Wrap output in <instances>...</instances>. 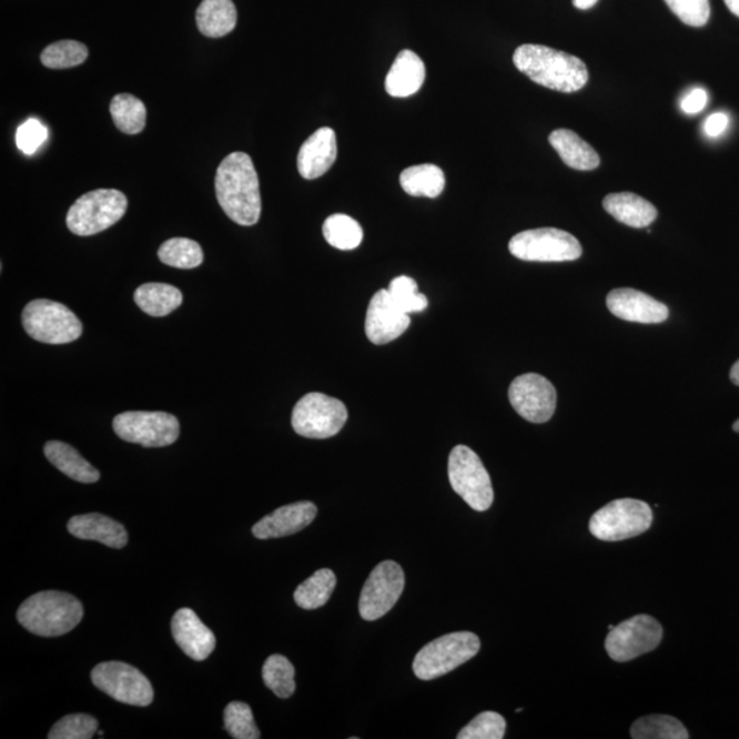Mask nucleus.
<instances>
[{
    "label": "nucleus",
    "instance_id": "obj_1",
    "mask_svg": "<svg viewBox=\"0 0 739 739\" xmlns=\"http://www.w3.org/2000/svg\"><path fill=\"white\" fill-rule=\"evenodd\" d=\"M215 192L221 209L237 225L252 226L261 220L260 179L250 155L233 152L221 162Z\"/></svg>",
    "mask_w": 739,
    "mask_h": 739
},
{
    "label": "nucleus",
    "instance_id": "obj_2",
    "mask_svg": "<svg viewBox=\"0 0 739 739\" xmlns=\"http://www.w3.org/2000/svg\"><path fill=\"white\" fill-rule=\"evenodd\" d=\"M514 64L536 84L557 92H577L589 80L588 68L579 58L545 45L518 47Z\"/></svg>",
    "mask_w": 739,
    "mask_h": 739
},
{
    "label": "nucleus",
    "instance_id": "obj_3",
    "mask_svg": "<svg viewBox=\"0 0 739 739\" xmlns=\"http://www.w3.org/2000/svg\"><path fill=\"white\" fill-rule=\"evenodd\" d=\"M84 608L79 598L63 591L47 590L27 598L17 611L22 627L40 637L68 635L80 625Z\"/></svg>",
    "mask_w": 739,
    "mask_h": 739
},
{
    "label": "nucleus",
    "instance_id": "obj_4",
    "mask_svg": "<svg viewBox=\"0 0 739 739\" xmlns=\"http://www.w3.org/2000/svg\"><path fill=\"white\" fill-rule=\"evenodd\" d=\"M478 636L470 631L451 632L425 645L415 656L413 670L422 680L447 676L479 652Z\"/></svg>",
    "mask_w": 739,
    "mask_h": 739
},
{
    "label": "nucleus",
    "instance_id": "obj_5",
    "mask_svg": "<svg viewBox=\"0 0 739 739\" xmlns=\"http://www.w3.org/2000/svg\"><path fill=\"white\" fill-rule=\"evenodd\" d=\"M128 210V199L121 191L97 190L74 202L67 216L69 231L87 237L101 233L119 222Z\"/></svg>",
    "mask_w": 739,
    "mask_h": 739
},
{
    "label": "nucleus",
    "instance_id": "obj_6",
    "mask_svg": "<svg viewBox=\"0 0 739 739\" xmlns=\"http://www.w3.org/2000/svg\"><path fill=\"white\" fill-rule=\"evenodd\" d=\"M22 326L37 342L52 345L73 343L82 334L81 321L72 310L45 298L27 304Z\"/></svg>",
    "mask_w": 739,
    "mask_h": 739
},
{
    "label": "nucleus",
    "instance_id": "obj_7",
    "mask_svg": "<svg viewBox=\"0 0 739 739\" xmlns=\"http://www.w3.org/2000/svg\"><path fill=\"white\" fill-rule=\"evenodd\" d=\"M452 489L475 512H488L495 500L492 479L479 456L466 445L452 449L448 460Z\"/></svg>",
    "mask_w": 739,
    "mask_h": 739
},
{
    "label": "nucleus",
    "instance_id": "obj_8",
    "mask_svg": "<svg viewBox=\"0 0 739 739\" xmlns=\"http://www.w3.org/2000/svg\"><path fill=\"white\" fill-rule=\"evenodd\" d=\"M654 522L652 509L636 498H619L608 503L591 516L589 530L601 541H621L641 536Z\"/></svg>",
    "mask_w": 739,
    "mask_h": 739
},
{
    "label": "nucleus",
    "instance_id": "obj_9",
    "mask_svg": "<svg viewBox=\"0 0 739 739\" xmlns=\"http://www.w3.org/2000/svg\"><path fill=\"white\" fill-rule=\"evenodd\" d=\"M348 419V409L338 398L311 392L296 403L292 426L298 436L324 439L342 432Z\"/></svg>",
    "mask_w": 739,
    "mask_h": 739
},
{
    "label": "nucleus",
    "instance_id": "obj_10",
    "mask_svg": "<svg viewBox=\"0 0 739 739\" xmlns=\"http://www.w3.org/2000/svg\"><path fill=\"white\" fill-rule=\"evenodd\" d=\"M525 262H573L583 256V245L571 233L556 227L532 229L515 234L508 245Z\"/></svg>",
    "mask_w": 739,
    "mask_h": 739
},
{
    "label": "nucleus",
    "instance_id": "obj_11",
    "mask_svg": "<svg viewBox=\"0 0 739 739\" xmlns=\"http://www.w3.org/2000/svg\"><path fill=\"white\" fill-rule=\"evenodd\" d=\"M113 429L123 442L161 448L178 442L180 422L162 411H126L115 416Z\"/></svg>",
    "mask_w": 739,
    "mask_h": 739
},
{
    "label": "nucleus",
    "instance_id": "obj_12",
    "mask_svg": "<svg viewBox=\"0 0 739 739\" xmlns=\"http://www.w3.org/2000/svg\"><path fill=\"white\" fill-rule=\"evenodd\" d=\"M91 679L103 694L128 706L149 707L154 701V689L150 680L126 662H101L93 668Z\"/></svg>",
    "mask_w": 739,
    "mask_h": 739
},
{
    "label": "nucleus",
    "instance_id": "obj_13",
    "mask_svg": "<svg viewBox=\"0 0 739 739\" xmlns=\"http://www.w3.org/2000/svg\"><path fill=\"white\" fill-rule=\"evenodd\" d=\"M662 638V627L652 616L637 615L615 626L606 639V649L615 661H629L652 652Z\"/></svg>",
    "mask_w": 739,
    "mask_h": 739
},
{
    "label": "nucleus",
    "instance_id": "obj_14",
    "mask_svg": "<svg viewBox=\"0 0 739 739\" xmlns=\"http://www.w3.org/2000/svg\"><path fill=\"white\" fill-rule=\"evenodd\" d=\"M406 577L396 561L379 563L363 586L360 613L363 619L373 621L383 618L402 597Z\"/></svg>",
    "mask_w": 739,
    "mask_h": 739
},
{
    "label": "nucleus",
    "instance_id": "obj_15",
    "mask_svg": "<svg viewBox=\"0 0 739 739\" xmlns=\"http://www.w3.org/2000/svg\"><path fill=\"white\" fill-rule=\"evenodd\" d=\"M508 397L516 413L533 424H545L555 414L557 393L543 375H519L509 386Z\"/></svg>",
    "mask_w": 739,
    "mask_h": 739
},
{
    "label": "nucleus",
    "instance_id": "obj_16",
    "mask_svg": "<svg viewBox=\"0 0 739 739\" xmlns=\"http://www.w3.org/2000/svg\"><path fill=\"white\" fill-rule=\"evenodd\" d=\"M409 314L397 306L388 290H381L370 301L366 314V336L375 345L395 342L407 331Z\"/></svg>",
    "mask_w": 739,
    "mask_h": 739
},
{
    "label": "nucleus",
    "instance_id": "obj_17",
    "mask_svg": "<svg viewBox=\"0 0 739 739\" xmlns=\"http://www.w3.org/2000/svg\"><path fill=\"white\" fill-rule=\"evenodd\" d=\"M607 307L618 318L637 324H661L670 316V310L652 296L630 287L608 293Z\"/></svg>",
    "mask_w": 739,
    "mask_h": 739
},
{
    "label": "nucleus",
    "instance_id": "obj_18",
    "mask_svg": "<svg viewBox=\"0 0 739 739\" xmlns=\"http://www.w3.org/2000/svg\"><path fill=\"white\" fill-rule=\"evenodd\" d=\"M318 508L311 502H298L275 509L252 527V534L260 539L292 536L313 524Z\"/></svg>",
    "mask_w": 739,
    "mask_h": 739
},
{
    "label": "nucleus",
    "instance_id": "obj_19",
    "mask_svg": "<svg viewBox=\"0 0 739 739\" xmlns=\"http://www.w3.org/2000/svg\"><path fill=\"white\" fill-rule=\"evenodd\" d=\"M172 632L174 641L193 660L203 661L214 652V632L190 608H181L174 614Z\"/></svg>",
    "mask_w": 739,
    "mask_h": 739
},
{
    "label": "nucleus",
    "instance_id": "obj_20",
    "mask_svg": "<svg viewBox=\"0 0 739 739\" xmlns=\"http://www.w3.org/2000/svg\"><path fill=\"white\" fill-rule=\"evenodd\" d=\"M337 160V139L331 128H321L304 142L297 155L303 179L315 180L328 172Z\"/></svg>",
    "mask_w": 739,
    "mask_h": 739
},
{
    "label": "nucleus",
    "instance_id": "obj_21",
    "mask_svg": "<svg viewBox=\"0 0 739 739\" xmlns=\"http://www.w3.org/2000/svg\"><path fill=\"white\" fill-rule=\"evenodd\" d=\"M68 530L75 538L98 541L110 548L121 549L128 544L125 527L102 514L73 516L69 520Z\"/></svg>",
    "mask_w": 739,
    "mask_h": 739
},
{
    "label": "nucleus",
    "instance_id": "obj_22",
    "mask_svg": "<svg viewBox=\"0 0 739 739\" xmlns=\"http://www.w3.org/2000/svg\"><path fill=\"white\" fill-rule=\"evenodd\" d=\"M426 79V68L415 52L403 50L385 80V90L393 98H408L418 92Z\"/></svg>",
    "mask_w": 739,
    "mask_h": 739
},
{
    "label": "nucleus",
    "instance_id": "obj_23",
    "mask_svg": "<svg viewBox=\"0 0 739 739\" xmlns=\"http://www.w3.org/2000/svg\"><path fill=\"white\" fill-rule=\"evenodd\" d=\"M603 205L616 221L630 227H648L657 219L655 205L631 192L611 193L604 199Z\"/></svg>",
    "mask_w": 739,
    "mask_h": 739
},
{
    "label": "nucleus",
    "instance_id": "obj_24",
    "mask_svg": "<svg viewBox=\"0 0 739 739\" xmlns=\"http://www.w3.org/2000/svg\"><path fill=\"white\" fill-rule=\"evenodd\" d=\"M549 143L554 146L561 161L580 172H589L600 166V156H598L594 146L580 139L577 133L568 129H557L549 134Z\"/></svg>",
    "mask_w": 739,
    "mask_h": 739
},
{
    "label": "nucleus",
    "instance_id": "obj_25",
    "mask_svg": "<svg viewBox=\"0 0 739 739\" xmlns=\"http://www.w3.org/2000/svg\"><path fill=\"white\" fill-rule=\"evenodd\" d=\"M44 455L52 466L78 483L95 484L101 478V473L90 465L72 445L49 442L45 444Z\"/></svg>",
    "mask_w": 739,
    "mask_h": 739
},
{
    "label": "nucleus",
    "instance_id": "obj_26",
    "mask_svg": "<svg viewBox=\"0 0 739 739\" xmlns=\"http://www.w3.org/2000/svg\"><path fill=\"white\" fill-rule=\"evenodd\" d=\"M196 23L204 37L224 38L236 28V6L232 0H203L196 11Z\"/></svg>",
    "mask_w": 739,
    "mask_h": 739
},
{
    "label": "nucleus",
    "instance_id": "obj_27",
    "mask_svg": "<svg viewBox=\"0 0 739 739\" xmlns=\"http://www.w3.org/2000/svg\"><path fill=\"white\" fill-rule=\"evenodd\" d=\"M183 293L173 285L149 283L134 292V302L151 316H166L183 304Z\"/></svg>",
    "mask_w": 739,
    "mask_h": 739
},
{
    "label": "nucleus",
    "instance_id": "obj_28",
    "mask_svg": "<svg viewBox=\"0 0 739 739\" xmlns=\"http://www.w3.org/2000/svg\"><path fill=\"white\" fill-rule=\"evenodd\" d=\"M404 192L415 198H438L445 188V175L436 164H418L401 174Z\"/></svg>",
    "mask_w": 739,
    "mask_h": 739
},
{
    "label": "nucleus",
    "instance_id": "obj_29",
    "mask_svg": "<svg viewBox=\"0 0 739 739\" xmlns=\"http://www.w3.org/2000/svg\"><path fill=\"white\" fill-rule=\"evenodd\" d=\"M336 574L328 568H321L298 586L293 598L298 607L311 611V609L325 606L336 589Z\"/></svg>",
    "mask_w": 739,
    "mask_h": 739
},
{
    "label": "nucleus",
    "instance_id": "obj_30",
    "mask_svg": "<svg viewBox=\"0 0 739 739\" xmlns=\"http://www.w3.org/2000/svg\"><path fill=\"white\" fill-rule=\"evenodd\" d=\"M110 113L115 126L123 133L138 134L145 126V105L131 93H120V95L114 97L110 104Z\"/></svg>",
    "mask_w": 739,
    "mask_h": 739
},
{
    "label": "nucleus",
    "instance_id": "obj_31",
    "mask_svg": "<svg viewBox=\"0 0 739 739\" xmlns=\"http://www.w3.org/2000/svg\"><path fill=\"white\" fill-rule=\"evenodd\" d=\"M160 261L170 267L190 270L201 266L204 260L202 246L191 239L174 237L158 250Z\"/></svg>",
    "mask_w": 739,
    "mask_h": 739
},
{
    "label": "nucleus",
    "instance_id": "obj_32",
    "mask_svg": "<svg viewBox=\"0 0 739 739\" xmlns=\"http://www.w3.org/2000/svg\"><path fill=\"white\" fill-rule=\"evenodd\" d=\"M635 739H688L689 732L676 718L668 715H649L632 723L630 730Z\"/></svg>",
    "mask_w": 739,
    "mask_h": 739
},
{
    "label": "nucleus",
    "instance_id": "obj_33",
    "mask_svg": "<svg viewBox=\"0 0 739 739\" xmlns=\"http://www.w3.org/2000/svg\"><path fill=\"white\" fill-rule=\"evenodd\" d=\"M326 242L334 249L351 251L357 249L363 240V229L354 219L345 214H333L322 227Z\"/></svg>",
    "mask_w": 739,
    "mask_h": 739
},
{
    "label": "nucleus",
    "instance_id": "obj_34",
    "mask_svg": "<svg viewBox=\"0 0 739 739\" xmlns=\"http://www.w3.org/2000/svg\"><path fill=\"white\" fill-rule=\"evenodd\" d=\"M263 680L280 698H290L296 690L295 667L283 655L267 657L262 670Z\"/></svg>",
    "mask_w": 739,
    "mask_h": 739
},
{
    "label": "nucleus",
    "instance_id": "obj_35",
    "mask_svg": "<svg viewBox=\"0 0 739 739\" xmlns=\"http://www.w3.org/2000/svg\"><path fill=\"white\" fill-rule=\"evenodd\" d=\"M88 58V49L85 44L75 40H61L57 43L47 47L41 52V63L50 69H68L79 67L84 63Z\"/></svg>",
    "mask_w": 739,
    "mask_h": 739
},
{
    "label": "nucleus",
    "instance_id": "obj_36",
    "mask_svg": "<svg viewBox=\"0 0 739 739\" xmlns=\"http://www.w3.org/2000/svg\"><path fill=\"white\" fill-rule=\"evenodd\" d=\"M225 729L236 739H260L261 731L257 729L254 715L249 703L233 701L229 703L224 712Z\"/></svg>",
    "mask_w": 739,
    "mask_h": 739
},
{
    "label": "nucleus",
    "instance_id": "obj_37",
    "mask_svg": "<svg viewBox=\"0 0 739 739\" xmlns=\"http://www.w3.org/2000/svg\"><path fill=\"white\" fill-rule=\"evenodd\" d=\"M388 291L393 302L407 314L421 313L429 304L424 293L419 292L415 281L407 275L392 280Z\"/></svg>",
    "mask_w": 739,
    "mask_h": 739
},
{
    "label": "nucleus",
    "instance_id": "obj_38",
    "mask_svg": "<svg viewBox=\"0 0 739 739\" xmlns=\"http://www.w3.org/2000/svg\"><path fill=\"white\" fill-rule=\"evenodd\" d=\"M98 720L91 715L72 713L58 720L50 730V739H90L98 731Z\"/></svg>",
    "mask_w": 739,
    "mask_h": 739
},
{
    "label": "nucleus",
    "instance_id": "obj_39",
    "mask_svg": "<svg viewBox=\"0 0 739 739\" xmlns=\"http://www.w3.org/2000/svg\"><path fill=\"white\" fill-rule=\"evenodd\" d=\"M506 729V719L500 713L483 712L462 729L457 739H503Z\"/></svg>",
    "mask_w": 739,
    "mask_h": 739
},
{
    "label": "nucleus",
    "instance_id": "obj_40",
    "mask_svg": "<svg viewBox=\"0 0 739 739\" xmlns=\"http://www.w3.org/2000/svg\"><path fill=\"white\" fill-rule=\"evenodd\" d=\"M665 2L672 13L689 27H703L711 17L709 0H665Z\"/></svg>",
    "mask_w": 739,
    "mask_h": 739
},
{
    "label": "nucleus",
    "instance_id": "obj_41",
    "mask_svg": "<svg viewBox=\"0 0 739 739\" xmlns=\"http://www.w3.org/2000/svg\"><path fill=\"white\" fill-rule=\"evenodd\" d=\"M49 138V129L37 119L22 123L16 132V144L26 155H33Z\"/></svg>",
    "mask_w": 739,
    "mask_h": 739
},
{
    "label": "nucleus",
    "instance_id": "obj_42",
    "mask_svg": "<svg viewBox=\"0 0 739 739\" xmlns=\"http://www.w3.org/2000/svg\"><path fill=\"white\" fill-rule=\"evenodd\" d=\"M707 103V92L703 91L702 88H696V90L690 91L688 95L682 99V102H680V109H682L684 113L694 115L701 113V111L706 109Z\"/></svg>",
    "mask_w": 739,
    "mask_h": 739
},
{
    "label": "nucleus",
    "instance_id": "obj_43",
    "mask_svg": "<svg viewBox=\"0 0 739 739\" xmlns=\"http://www.w3.org/2000/svg\"><path fill=\"white\" fill-rule=\"evenodd\" d=\"M727 126H729V117L725 113H715L703 122V132L709 138H719L725 133Z\"/></svg>",
    "mask_w": 739,
    "mask_h": 739
},
{
    "label": "nucleus",
    "instance_id": "obj_44",
    "mask_svg": "<svg viewBox=\"0 0 739 739\" xmlns=\"http://www.w3.org/2000/svg\"><path fill=\"white\" fill-rule=\"evenodd\" d=\"M598 0H573V4L579 10H589L594 8Z\"/></svg>",
    "mask_w": 739,
    "mask_h": 739
},
{
    "label": "nucleus",
    "instance_id": "obj_45",
    "mask_svg": "<svg viewBox=\"0 0 739 739\" xmlns=\"http://www.w3.org/2000/svg\"><path fill=\"white\" fill-rule=\"evenodd\" d=\"M725 3L732 14L739 17V0H725Z\"/></svg>",
    "mask_w": 739,
    "mask_h": 739
},
{
    "label": "nucleus",
    "instance_id": "obj_46",
    "mask_svg": "<svg viewBox=\"0 0 739 739\" xmlns=\"http://www.w3.org/2000/svg\"><path fill=\"white\" fill-rule=\"evenodd\" d=\"M730 378L732 383L739 386V361L731 368Z\"/></svg>",
    "mask_w": 739,
    "mask_h": 739
},
{
    "label": "nucleus",
    "instance_id": "obj_47",
    "mask_svg": "<svg viewBox=\"0 0 739 739\" xmlns=\"http://www.w3.org/2000/svg\"><path fill=\"white\" fill-rule=\"evenodd\" d=\"M732 429H735V432L739 433V419L736 422L735 425H732Z\"/></svg>",
    "mask_w": 739,
    "mask_h": 739
}]
</instances>
